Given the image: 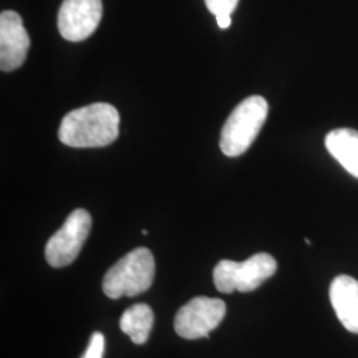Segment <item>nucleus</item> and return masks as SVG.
I'll use <instances>...</instances> for the list:
<instances>
[{
    "label": "nucleus",
    "mask_w": 358,
    "mask_h": 358,
    "mask_svg": "<svg viewBox=\"0 0 358 358\" xmlns=\"http://www.w3.org/2000/svg\"><path fill=\"white\" fill-rule=\"evenodd\" d=\"M239 0H205L208 11L217 15H231L235 11Z\"/></svg>",
    "instance_id": "nucleus-12"
},
{
    "label": "nucleus",
    "mask_w": 358,
    "mask_h": 358,
    "mask_svg": "<svg viewBox=\"0 0 358 358\" xmlns=\"http://www.w3.org/2000/svg\"><path fill=\"white\" fill-rule=\"evenodd\" d=\"M105 338L103 333L94 332L90 337V345L81 358H103Z\"/></svg>",
    "instance_id": "nucleus-13"
},
{
    "label": "nucleus",
    "mask_w": 358,
    "mask_h": 358,
    "mask_svg": "<svg viewBox=\"0 0 358 358\" xmlns=\"http://www.w3.org/2000/svg\"><path fill=\"white\" fill-rule=\"evenodd\" d=\"M217 26L222 29H226L231 26V15H217Z\"/></svg>",
    "instance_id": "nucleus-14"
},
{
    "label": "nucleus",
    "mask_w": 358,
    "mask_h": 358,
    "mask_svg": "<svg viewBox=\"0 0 358 358\" xmlns=\"http://www.w3.org/2000/svg\"><path fill=\"white\" fill-rule=\"evenodd\" d=\"M333 309L346 331L358 333V282L352 276L340 275L329 288Z\"/></svg>",
    "instance_id": "nucleus-9"
},
{
    "label": "nucleus",
    "mask_w": 358,
    "mask_h": 358,
    "mask_svg": "<svg viewBox=\"0 0 358 358\" xmlns=\"http://www.w3.org/2000/svg\"><path fill=\"white\" fill-rule=\"evenodd\" d=\"M153 324V309L148 304H134L122 313L120 328L134 344L142 345L148 341Z\"/></svg>",
    "instance_id": "nucleus-11"
},
{
    "label": "nucleus",
    "mask_w": 358,
    "mask_h": 358,
    "mask_svg": "<svg viewBox=\"0 0 358 358\" xmlns=\"http://www.w3.org/2000/svg\"><path fill=\"white\" fill-rule=\"evenodd\" d=\"M278 263L273 256L259 252L244 262L220 260L214 268V284L219 292L232 294L235 291L247 294L259 288L275 275Z\"/></svg>",
    "instance_id": "nucleus-4"
},
{
    "label": "nucleus",
    "mask_w": 358,
    "mask_h": 358,
    "mask_svg": "<svg viewBox=\"0 0 358 358\" xmlns=\"http://www.w3.org/2000/svg\"><path fill=\"white\" fill-rule=\"evenodd\" d=\"M29 44L20 15L3 11L0 15V69L11 72L24 64Z\"/></svg>",
    "instance_id": "nucleus-8"
},
{
    "label": "nucleus",
    "mask_w": 358,
    "mask_h": 358,
    "mask_svg": "<svg viewBox=\"0 0 358 358\" xmlns=\"http://www.w3.org/2000/svg\"><path fill=\"white\" fill-rule=\"evenodd\" d=\"M101 19V0H64L57 15V27L65 40L77 43L93 35Z\"/></svg>",
    "instance_id": "nucleus-7"
},
{
    "label": "nucleus",
    "mask_w": 358,
    "mask_h": 358,
    "mask_svg": "<svg viewBox=\"0 0 358 358\" xmlns=\"http://www.w3.org/2000/svg\"><path fill=\"white\" fill-rule=\"evenodd\" d=\"M226 304L220 299L199 296L180 308L174 320L179 337L196 340L207 337L226 316Z\"/></svg>",
    "instance_id": "nucleus-6"
},
{
    "label": "nucleus",
    "mask_w": 358,
    "mask_h": 358,
    "mask_svg": "<svg viewBox=\"0 0 358 358\" xmlns=\"http://www.w3.org/2000/svg\"><path fill=\"white\" fill-rule=\"evenodd\" d=\"M92 217L84 208H76L66 217L62 229L52 235L45 245V259L53 268L72 264L90 236Z\"/></svg>",
    "instance_id": "nucleus-5"
},
{
    "label": "nucleus",
    "mask_w": 358,
    "mask_h": 358,
    "mask_svg": "<svg viewBox=\"0 0 358 358\" xmlns=\"http://www.w3.org/2000/svg\"><path fill=\"white\" fill-rule=\"evenodd\" d=\"M120 134V115L112 103H96L65 115L59 138L71 148H103Z\"/></svg>",
    "instance_id": "nucleus-1"
},
{
    "label": "nucleus",
    "mask_w": 358,
    "mask_h": 358,
    "mask_svg": "<svg viewBox=\"0 0 358 358\" xmlns=\"http://www.w3.org/2000/svg\"><path fill=\"white\" fill-rule=\"evenodd\" d=\"M268 115L262 96H251L239 103L227 118L220 134V149L227 157H239L255 141Z\"/></svg>",
    "instance_id": "nucleus-3"
},
{
    "label": "nucleus",
    "mask_w": 358,
    "mask_h": 358,
    "mask_svg": "<svg viewBox=\"0 0 358 358\" xmlns=\"http://www.w3.org/2000/svg\"><path fill=\"white\" fill-rule=\"evenodd\" d=\"M155 262L149 248L140 247L121 257L103 278V289L110 299L137 296L153 284Z\"/></svg>",
    "instance_id": "nucleus-2"
},
{
    "label": "nucleus",
    "mask_w": 358,
    "mask_h": 358,
    "mask_svg": "<svg viewBox=\"0 0 358 358\" xmlns=\"http://www.w3.org/2000/svg\"><path fill=\"white\" fill-rule=\"evenodd\" d=\"M325 146L348 173L358 178V131L353 129H334L328 133Z\"/></svg>",
    "instance_id": "nucleus-10"
}]
</instances>
